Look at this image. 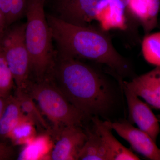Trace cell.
Returning <instances> with one entry per match:
<instances>
[{
  "label": "cell",
  "mask_w": 160,
  "mask_h": 160,
  "mask_svg": "<svg viewBox=\"0 0 160 160\" xmlns=\"http://www.w3.org/2000/svg\"><path fill=\"white\" fill-rule=\"evenodd\" d=\"M13 155V151L11 147L0 142V160L11 159Z\"/></svg>",
  "instance_id": "obj_22"
},
{
  "label": "cell",
  "mask_w": 160,
  "mask_h": 160,
  "mask_svg": "<svg viewBox=\"0 0 160 160\" xmlns=\"http://www.w3.org/2000/svg\"><path fill=\"white\" fill-rule=\"evenodd\" d=\"M93 128L100 136L107 152L108 160H138L139 158L127 149L112 134L111 122L100 120L98 116L91 118Z\"/></svg>",
  "instance_id": "obj_12"
},
{
  "label": "cell",
  "mask_w": 160,
  "mask_h": 160,
  "mask_svg": "<svg viewBox=\"0 0 160 160\" xmlns=\"http://www.w3.org/2000/svg\"><path fill=\"white\" fill-rule=\"evenodd\" d=\"M14 83L13 75L0 46V97H9Z\"/></svg>",
  "instance_id": "obj_20"
},
{
  "label": "cell",
  "mask_w": 160,
  "mask_h": 160,
  "mask_svg": "<svg viewBox=\"0 0 160 160\" xmlns=\"http://www.w3.org/2000/svg\"><path fill=\"white\" fill-rule=\"evenodd\" d=\"M7 98H5L0 97V118L2 114L5 107H6V103L7 102Z\"/></svg>",
  "instance_id": "obj_25"
},
{
  "label": "cell",
  "mask_w": 160,
  "mask_h": 160,
  "mask_svg": "<svg viewBox=\"0 0 160 160\" xmlns=\"http://www.w3.org/2000/svg\"><path fill=\"white\" fill-rule=\"evenodd\" d=\"M119 1L121 2L122 3L126 8V6H127V4L129 2V0H119Z\"/></svg>",
  "instance_id": "obj_26"
},
{
  "label": "cell",
  "mask_w": 160,
  "mask_h": 160,
  "mask_svg": "<svg viewBox=\"0 0 160 160\" xmlns=\"http://www.w3.org/2000/svg\"><path fill=\"white\" fill-rule=\"evenodd\" d=\"M46 0H29L26 10L25 38L30 59V74L37 82L52 73L56 52L52 33L45 12Z\"/></svg>",
  "instance_id": "obj_3"
},
{
  "label": "cell",
  "mask_w": 160,
  "mask_h": 160,
  "mask_svg": "<svg viewBox=\"0 0 160 160\" xmlns=\"http://www.w3.org/2000/svg\"><path fill=\"white\" fill-rule=\"evenodd\" d=\"M105 31L127 29L126 7L119 0H104L100 6L96 20Z\"/></svg>",
  "instance_id": "obj_13"
},
{
  "label": "cell",
  "mask_w": 160,
  "mask_h": 160,
  "mask_svg": "<svg viewBox=\"0 0 160 160\" xmlns=\"http://www.w3.org/2000/svg\"><path fill=\"white\" fill-rule=\"evenodd\" d=\"M111 127L135 151L149 159L160 160V149L146 132L126 121L111 122Z\"/></svg>",
  "instance_id": "obj_9"
},
{
  "label": "cell",
  "mask_w": 160,
  "mask_h": 160,
  "mask_svg": "<svg viewBox=\"0 0 160 160\" xmlns=\"http://www.w3.org/2000/svg\"><path fill=\"white\" fill-rule=\"evenodd\" d=\"M54 145L49 134L37 135L30 142L24 146L18 157V160L51 159Z\"/></svg>",
  "instance_id": "obj_14"
},
{
  "label": "cell",
  "mask_w": 160,
  "mask_h": 160,
  "mask_svg": "<svg viewBox=\"0 0 160 160\" xmlns=\"http://www.w3.org/2000/svg\"><path fill=\"white\" fill-rule=\"evenodd\" d=\"M87 138L79 155L78 160H108L107 152L100 136L93 129L85 130Z\"/></svg>",
  "instance_id": "obj_16"
},
{
  "label": "cell",
  "mask_w": 160,
  "mask_h": 160,
  "mask_svg": "<svg viewBox=\"0 0 160 160\" xmlns=\"http://www.w3.org/2000/svg\"><path fill=\"white\" fill-rule=\"evenodd\" d=\"M157 118H158V120H159V122H160V115L158 116L157 117Z\"/></svg>",
  "instance_id": "obj_27"
},
{
  "label": "cell",
  "mask_w": 160,
  "mask_h": 160,
  "mask_svg": "<svg viewBox=\"0 0 160 160\" xmlns=\"http://www.w3.org/2000/svg\"><path fill=\"white\" fill-rule=\"evenodd\" d=\"M160 0H129L126 8L127 29L142 28L145 34L158 26Z\"/></svg>",
  "instance_id": "obj_8"
},
{
  "label": "cell",
  "mask_w": 160,
  "mask_h": 160,
  "mask_svg": "<svg viewBox=\"0 0 160 160\" xmlns=\"http://www.w3.org/2000/svg\"><path fill=\"white\" fill-rule=\"evenodd\" d=\"M36 126L34 122L24 114L8 138L15 145L25 146L37 135Z\"/></svg>",
  "instance_id": "obj_18"
},
{
  "label": "cell",
  "mask_w": 160,
  "mask_h": 160,
  "mask_svg": "<svg viewBox=\"0 0 160 160\" xmlns=\"http://www.w3.org/2000/svg\"><path fill=\"white\" fill-rule=\"evenodd\" d=\"M26 23L15 22L0 37V46L13 75L17 89L27 91L30 85V59L26 47Z\"/></svg>",
  "instance_id": "obj_5"
},
{
  "label": "cell",
  "mask_w": 160,
  "mask_h": 160,
  "mask_svg": "<svg viewBox=\"0 0 160 160\" xmlns=\"http://www.w3.org/2000/svg\"><path fill=\"white\" fill-rule=\"evenodd\" d=\"M159 26H160V22H158V25H159Z\"/></svg>",
  "instance_id": "obj_28"
},
{
  "label": "cell",
  "mask_w": 160,
  "mask_h": 160,
  "mask_svg": "<svg viewBox=\"0 0 160 160\" xmlns=\"http://www.w3.org/2000/svg\"><path fill=\"white\" fill-rule=\"evenodd\" d=\"M29 0H12L7 19V27L16 22L26 15Z\"/></svg>",
  "instance_id": "obj_21"
},
{
  "label": "cell",
  "mask_w": 160,
  "mask_h": 160,
  "mask_svg": "<svg viewBox=\"0 0 160 160\" xmlns=\"http://www.w3.org/2000/svg\"><path fill=\"white\" fill-rule=\"evenodd\" d=\"M24 114L17 98L10 96L0 118V138H8Z\"/></svg>",
  "instance_id": "obj_15"
},
{
  "label": "cell",
  "mask_w": 160,
  "mask_h": 160,
  "mask_svg": "<svg viewBox=\"0 0 160 160\" xmlns=\"http://www.w3.org/2000/svg\"><path fill=\"white\" fill-rule=\"evenodd\" d=\"M142 52L147 63L160 67V32L145 34L142 42Z\"/></svg>",
  "instance_id": "obj_19"
},
{
  "label": "cell",
  "mask_w": 160,
  "mask_h": 160,
  "mask_svg": "<svg viewBox=\"0 0 160 160\" xmlns=\"http://www.w3.org/2000/svg\"><path fill=\"white\" fill-rule=\"evenodd\" d=\"M50 1L56 17L75 26H87L95 21L98 10L104 0Z\"/></svg>",
  "instance_id": "obj_6"
},
{
  "label": "cell",
  "mask_w": 160,
  "mask_h": 160,
  "mask_svg": "<svg viewBox=\"0 0 160 160\" xmlns=\"http://www.w3.org/2000/svg\"><path fill=\"white\" fill-rule=\"evenodd\" d=\"M58 54V63L52 71L57 86L86 117L105 114L110 108L112 95L104 75L78 59L59 52Z\"/></svg>",
  "instance_id": "obj_2"
},
{
  "label": "cell",
  "mask_w": 160,
  "mask_h": 160,
  "mask_svg": "<svg viewBox=\"0 0 160 160\" xmlns=\"http://www.w3.org/2000/svg\"><path fill=\"white\" fill-rule=\"evenodd\" d=\"M27 90L42 113L53 124L51 133L65 126L82 127L86 116L70 102L56 85L45 79L30 83Z\"/></svg>",
  "instance_id": "obj_4"
},
{
  "label": "cell",
  "mask_w": 160,
  "mask_h": 160,
  "mask_svg": "<svg viewBox=\"0 0 160 160\" xmlns=\"http://www.w3.org/2000/svg\"><path fill=\"white\" fill-rule=\"evenodd\" d=\"M124 90L129 112V120L131 123H135L139 129L149 135L156 142L159 134V121L149 106L138 97L125 87Z\"/></svg>",
  "instance_id": "obj_10"
},
{
  "label": "cell",
  "mask_w": 160,
  "mask_h": 160,
  "mask_svg": "<svg viewBox=\"0 0 160 160\" xmlns=\"http://www.w3.org/2000/svg\"><path fill=\"white\" fill-rule=\"evenodd\" d=\"M57 141L52 151L51 160H78L79 155L87 138L81 126H67L53 133Z\"/></svg>",
  "instance_id": "obj_7"
},
{
  "label": "cell",
  "mask_w": 160,
  "mask_h": 160,
  "mask_svg": "<svg viewBox=\"0 0 160 160\" xmlns=\"http://www.w3.org/2000/svg\"><path fill=\"white\" fill-rule=\"evenodd\" d=\"M46 18L60 53L106 65L117 78L132 75L131 64L115 48L108 32L100 27L75 26L51 15Z\"/></svg>",
  "instance_id": "obj_1"
},
{
  "label": "cell",
  "mask_w": 160,
  "mask_h": 160,
  "mask_svg": "<svg viewBox=\"0 0 160 160\" xmlns=\"http://www.w3.org/2000/svg\"><path fill=\"white\" fill-rule=\"evenodd\" d=\"M7 27L6 16L0 8V37L2 36Z\"/></svg>",
  "instance_id": "obj_24"
},
{
  "label": "cell",
  "mask_w": 160,
  "mask_h": 160,
  "mask_svg": "<svg viewBox=\"0 0 160 160\" xmlns=\"http://www.w3.org/2000/svg\"><path fill=\"white\" fill-rule=\"evenodd\" d=\"M15 96L19 102L23 113L32 120L38 128L49 130L42 113L29 93L27 91L17 89Z\"/></svg>",
  "instance_id": "obj_17"
},
{
  "label": "cell",
  "mask_w": 160,
  "mask_h": 160,
  "mask_svg": "<svg viewBox=\"0 0 160 160\" xmlns=\"http://www.w3.org/2000/svg\"><path fill=\"white\" fill-rule=\"evenodd\" d=\"M119 82L155 109L160 110V67H155L145 74L136 77L130 82Z\"/></svg>",
  "instance_id": "obj_11"
},
{
  "label": "cell",
  "mask_w": 160,
  "mask_h": 160,
  "mask_svg": "<svg viewBox=\"0 0 160 160\" xmlns=\"http://www.w3.org/2000/svg\"><path fill=\"white\" fill-rule=\"evenodd\" d=\"M12 0H0V8L5 15L7 22Z\"/></svg>",
  "instance_id": "obj_23"
}]
</instances>
